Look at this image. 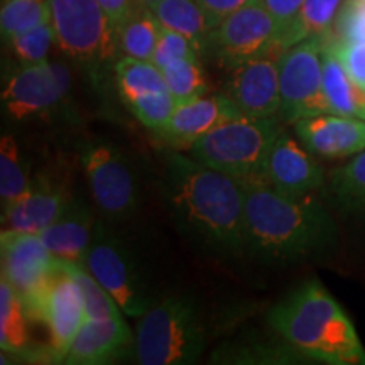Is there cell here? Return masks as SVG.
Here are the masks:
<instances>
[{
    "label": "cell",
    "mask_w": 365,
    "mask_h": 365,
    "mask_svg": "<svg viewBox=\"0 0 365 365\" xmlns=\"http://www.w3.org/2000/svg\"><path fill=\"white\" fill-rule=\"evenodd\" d=\"M2 277L24 304L29 319L43 322V303L49 281L58 271V257L39 234L2 230Z\"/></svg>",
    "instance_id": "52a82bcc"
},
{
    "label": "cell",
    "mask_w": 365,
    "mask_h": 365,
    "mask_svg": "<svg viewBox=\"0 0 365 365\" xmlns=\"http://www.w3.org/2000/svg\"><path fill=\"white\" fill-rule=\"evenodd\" d=\"M135 2L139 4V6H144V7L153 9L154 6H156L158 2H161V0H135Z\"/></svg>",
    "instance_id": "ab89813d"
},
{
    "label": "cell",
    "mask_w": 365,
    "mask_h": 365,
    "mask_svg": "<svg viewBox=\"0 0 365 365\" xmlns=\"http://www.w3.org/2000/svg\"><path fill=\"white\" fill-rule=\"evenodd\" d=\"M323 36L291 46L279 58L281 110L284 122L331 113L323 91Z\"/></svg>",
    "instance_id": "ba28073f"
},
{
    "label": "cell",
    "mask_w": 365,
    "mask_h": 365,
    "mask_svg": "<svg viewBox=\"0 0 365 365\" xmlns=\"http://www.w3.org/2000/svg\"><path fill=\"white\" fill-rule=\"evenodd\" d=\"M249 2H252V0H198V4L205 9L210 21H212L213 27H217L225 17Z\"/></svg>",
    "instance_id": "74e56055"
},
{
    "label": "cell",
    "mask_w": 365,
    "mask_h": 365,
    "mask_svg": "<svg viewBox=\"0 0 365 365\" xmlns=\"http://www.w3.org/2000/svg\"><path fill=\"white\" fill-rule=\"evenodd\" d=\"M132 345H135V340L122 317L105 319L86 318L73 340L65 364H108L118 357H124Z\"/></svg>",
    "instance_id": "ac0fdd59"
},
{
    "label": "cell",
    "mask_w": 365,
    "mask_h": 365,
    "mask_svg": "<svg viewBox=\"0 0 365 365\" xmlns=\"http://www.w3.org/2000/svg\"><path fill=\"white\" fill-rule=\"evenodd\" d=\"M98 2L103 7V11L107 12L108 19H110L112 27L115 29L117 34L118 29H120L122 24H124L127 17L130 16V12L137 6L135 0H98Z\"/></svg>",
    "instance_id": "f35d334b"
},
{
    "label": "cell",
    "mask_w": 365,
    "mask_h": 365,
    "mask_svg": "<svg viewBox=\"0 0 365 365\" xmlns=\"http://www.w3.org/2000/svg\"><path fill=\"white\" fill-rule=\"evenodd\" d=\"M71 85L65 65L39 61L22 65L9 76L2 90L4 113L16 120L41 115L63 102Z\"/></svg>",
    "instance_id": "7c38bea8"
},
{
    "label": "cell",
    "mask_w": 365,
    "mask_h": 365,
    "mask_svg": "<svg viewBox=\"0 0 365 365\" xmlns=\"http://www.w3.org/2000/svg\"><path fill=\"white\" fill-rule=\"evenodd\" d=\"M259 2H261L262 6L272 14L274 19L279 22L281 36H282L287 29H289V26L293 24L296 17H298L304 0H259ZM281 36H279V41H281Z\"/></svg>",
    "instance_id": "8d00e7d4"
},
{
    "label": "cell",
    "mask_w": 365,
    "mask_h": 365,
    "mask_svg": "<svg viewBox=\"0 0 365 365\" xmlns=\"http://www.w3.org/2000/svg\"><path fill=\"white\" fill-rule=\"evenodd\" d=\"M341 39L365 43V0H349L339 14Z\"/></svg>",
    "instance_id": "d590c367"
},
{
    "label": "cell",
    "mask_w": 365,
    "mask_h": 365,
    "mask_svg": "<svg viewBox=\"0 0 365 365\" xmlns=\"http://www.w3.org/2000/svg\"><path fill=\"white\" fill-rule=\"evenodd\" d=\"M164 188L173 215L190 235L210 249H245V186L193 156L164 159Z\"/></svg>",
    "instance_id": "6da1fadb"
},
{
    "label": "cell",
    "mask_w": 365,
    "mask_h": 365,
    "mask_svg": "<svg viewBox=\"0 0 365 365\" xmlns=\"http://www.w3.org/2000/svg\"><path fill=\"white\" fill-rule=\"evenodd\" d=\"M330 49L339 58L341 66L359 88L365 91V43L362 41H335L330 43Z\"/></svg>",
    "instance_id": "e575fe53"
},
{
    "label": "cell",
    "mask_w": 365,
    "mask_h": 365,
    "mask_svg": "<svg viewBox=\"0 0 365 365\" xmlns=\"http://www.w3.org/2000/svg\"><path fill=\"white\" fill-rule=\"evenodd\" d=\"M54 41H56L54 27L51 22H46L34 29L14 36L9 39V43L22 65H33V63L44 61L48 58Z\"/></svg>",
    "instance_id": "1f68e13d"
},
{
    "label": "cell",
    "mask_w": 365,
    "mask_h": 365,
    "mask_svg": "<svg viewBox=\"0 0 365 365\" xmlns=\"http://www.w3.org/2000/svg\"><path fill=\"white\" fill-rule=\"evenodd\" d=\"M304 148L327 159L349 158L365 150V120L357 117L322 113L294 122Z\"/></svg>",
    "instance_id": "2e32d148"
},
{
    "label": "cell",
    "mask_w": 365,
    "mask_h": 365,
    "mask_svg": "<svg viewBox=\"0 0 365 365\" xmlns=\"http://www.w3.org/2000/svg\"><path fill=\"white\" fill-rule=\"evenodd\" d=\"M239 115H242V112L228 95H212V97L203 95L178 103L171 120L161 130V134L171 143L190 148L198 137Z\"/></svg>",
    "instance_id": "d6986e66"
},
{
    "label": "cell",
    "mask_w": 365,
    "mask_h": 365,
    "mask_svg": "<svg viewBox=\"0 0 365 365\" xmlns=\"http://www.w3.org/2000/svg\"><path fill=\"white\" fill-rule=\"evenodd\" d=\"M335 237V222L317 200L264 182L245 186V249L259 257L298 261L328 249Z\"/></svg>",
    "instance_id": "7a4b0ae2"
},
{
    "label": "cell",
    "mask_w": 365,
    "mask_h": 365,
    "mask_svg": "<svg viewBox=\"0 0 365 365\" xmlns=\"http://www.w3.org/2000/svg\"><path fill=\"white\" fill-rule=\"evenodd\" d=\"M323 91L331 113L365 120V91L354 83L328 44L323 48Z\"/></svg>",
    "instance_id": "44dd1931"
},
{
    "label": "cell",
    "mask_w": 365,
    "mask_h": 365,
    "mask_svg": "<svg viewBox=\"0 0 365 365\" xmlns=\"http://www.w3.org/2000/svg\"><path fill=\"white\" fill-rule=\"evenodd\" d=\"M83 266L117 301L127 317L140 318L153 307L134 255L124 242L100 223H97L93 242L86 252Z\"/></svg>",
    "instance_id": "9c48e42d"
},
{
    "label": "cell",
    "mask_w": 365,
    "mask_h": 365,
    "mask_svg": "<svg viewBox=\"0 0 365 365\" xmlns=\"http://www.w3.org/2000/svg\"><path fill=\"white\" fill-rule=\"evenodd\" d=\"M205 346L207 330L202 313L190 296H166L140 317L134 345L139 364H193Z\"/></svg>",
    "instance_id": "5b68a950"
},
{
    "label": "cell",
    "mask_w": 365,
    "mask_h": 365,
    "mask_svg": "<svg viewBox=\"0 0 365 365\" xmlns=\"http://www.w3.org/2000/svg\"><path fill=\"white\" fill-rule=\"evenodd\" d=\"M127 105H129L130 112L134 113V117L140 124L153 130L161 132L168 125V122L171 120L178 102L170 90H163L137 97L130 100Z\"/></svg>",
    "instance_id": "4dcf8cb0"
},
{
    "label": "cell",
    "mask_w": 365,
    "mask_h": 365,
    "mask_svg": "<svg viewBox=\"0 0 365 365\" xmlns=\"http://www.w3.org/2000/svg\"><path fill=\"white\" fill-rule=\"evenodd\" d=\"M333 188L341 200L365 208V150L336 171L333 178Z\"/></svg>",
    "instance_id": "d6a6232c"
},
{
    "label": "cell",
    "mask_w": 365,
    "mask_h": 365,
    "mask_svg": "<svg viewBox=\"0 0 365 365\" xmlns=\"http://www.w3.org/2000/svg\"><path fill=\"white\" fill-rule=\"evenodd\" d=\"M325 181V173L313 153L304 144L282 130L269 153L264 185L287 195L303 196L318 190Z\"/></svg>",
    "instance_id": "9a60e30c"
},
{
    "label": "cell",
    "mask_w": 365,
    "mask_h": 365,
    "mask_svg": "<svg viewBox=\"0 0 365 365\" xmlns=\"http://www.w3.org/2000/svg\"><path fill=\"white\" fill-rule=\"evenodd\" d=\"M51 22L49 0H6L0 12V29L6 39Z\"/></svg>",
    "instance_id": "f1b7e54d"
},
{
    "label": "cell",
    "mask_w": 365,
    "mask_h": 365,
    "mask_svg": "<svg viewBox=\"0 0 365 365\" xmlns=\"http://www.w3.org/2000/svg\"><path fill=\"white\" fill-rule=\"evenodd\" d=\"M163 27L186 36L200 53L208 48V39L215 29L198 0H161L153 7Z\"/></svg>",
    "instance_id": "7402d4cb"
},
{
    "label": "cell",
    "mask_w": 365,
    "mask_h": 365,
    "mask_svg": "<svg viewBox=\"0 0 365 365\" xmlns=\"http://www.w3.org/2000/svg\"><path fill=\"white\" fill-rule=\"evenodd\" d=\"M198 54L200 51L196 49V46L186 36L168 29V27H163L156 51H154L153 56V63L163 70L164 66H168L173 61L185 58H198Z\"/></svg>",
    "instance_id": "836d02e7"
},
{
    "label": "cell",
    "mask_w": 365,
    "mask_h": 365,
    "mask_svg": "<svg viewBox=\"0 0 365 365\" xmlns=\"http://www.w3.org/2000/svg\"><path fill=\"white\" fill-rule=\"evenodd\" d=\"M85 319V301L80 286L58 262V271L49 281L43 303V323L51 336L49 357L53 362H65Z\"/></svg>",
    "instance_id": "5bb4252c"
},
{
    "label": "cell",
    "mask_w": 365,
    "mask_h": 365,
    "mask_svg": "<svg viewBox=\"0 0 365 365\" xmlns=\"http://www.w3.org/2000/svg\"><path fill=\"white\" fill-rule=\"evenodd\" d=\"M341 2L344 0H304L298 17L281 36L282 51L312 36H325L340 11Z\"/></svg>",
    "instance_id": "d4e9b609"
},
{
    "label": "cell",
    "mask_w": 365,
    "mask_h": 365,
    "mask_svg": "<svg viewBox=\"0 0 365 365\" xmlns=\"http://www.w3.org/2000/svg\"><path fill=\"white\" fill-rule=\"evenodd\" d=\"M281 26L259 0L245 4L225 17L208 39V49L230 68L267 53L282 54Z\"/></svg>",
    "instance_id": "30bf717a"
},
{
    "label": "cell",
    "mask_w": 365,
    "mask_h": 365,
    "mask_svg": "<svg viewBox=\"0 0 365 365\" xmlns=\"http://www.w3.org/2000/svg\"><path fill=\"white\" fill-rule=\"evenodd\" d=\"M281 132L279 115H239L198 137L188 149L195 159L234 176L244 186L261 185L269 153Z\"/></svg>",
    "instance_id": "277c9868"
},
{
    "label": "cell",
    "mask_w": 365,
    "mask_h": 365,
    "mask_svg": "<svg viewBox=\"0 0 365 365\" xmlns=\"http://www.w3.org/2000/svg\"><path fill=\"white\" fill-rule=\"evenodd\" d=\"M90 193L98 210L112 218L135 212L139 193L129 159L113 144L95 140L81 150Z\"/></svg>",
    "instance_id": "8fae6325"
},
{
    "label": "cell",
    "mask_w": 365,
    "mask_h": 365,
    "mask_svg": "<svg viewBox=\"0 0 365 365\" xmlns=\"http://www.w3.org/2000/svg\"><path fill=\"white\" fill-rule=\"evenodd\" d=\"M279 58L281 54L267 53L232 68L228 97L234 100L242 115L259 118L279 115Z\"/></svg>",
    "instance_id": "4fadbf2b"
},
{
    "label": "cell",
    "mask_w": 365,
    "mask_h": 365,
    "mask_svg": "<svg viewBox=\"0 0 365 365\" xmlns=\"http://www.w3.org/2000/svg\"><path fill=\"white\" fill-rule=\"evenodd\" d=\"M59 266L70 274L76 284L80 286L81 294L85 301V313L88 319H105V318H118L124 314L117 301L105 291V287L95 279V276L86 269L83 264L65 261L58 259Z\"/></svg>",
    "instance_id": "4316f807"
},
{
    "label": "cell",
    "mask_w": 365,
    "mask_h": 365,
    "mask_svg": "<svg viewBox=\"0 0 365 365\" xmlns=\"http://www.w3.org/2000/svg\"><path fill=\"white\" fill-rule=\"evenodd\" d=\"M115 78L125 103L145 93L168 90L161 68L145 59L122 56L115 63Z\"/></svg>",
    "instance_id": "484cf974"
},
{
    "label": "cell",
    "mask_w": 365,
    "mask_h": 365,
    "mask_svg": "<svg viewBox=\"0 0 365 365\" xmlns=\"http://www.w3.org/2000/svg\"><path fill=\"white\" fill-rule=\"evenodd\" d=\"M161 29V22L154 16L153 9L137 4L118 29V49L124 56L153 61Z\"/></svg>",
    "instance_id": "603a6c76"
},
{
    "label": "cell",
    "mask_w": 365,
    "mask_h": 365,
    "mask_svg": "<svg viewBox=\"0 0 365 365\" xmlns=\"http://www.w3.org/2000/svg\"><path fill=\"white\" fill-rule=\"evenodd\" d=\"M56 43L68 56L98 68L115 56L118 39L98 0H49Z\"/></svg>",
    "instance_id": "8992f818"
},
{
    "label": "cell",
    "mask_w": 365,
    "mask_h": 365,
    "mask_svg": "<svg viewBox=\"0 0 365 365\" xmlns=\"http://www.w3.org/2000/svg\"><path fill=\"white\" fill-rule=\"evenodd\" d=\"M269 325L296 352L331 365H365L355 327L317 279L301 284L269 313Z\"/></svg>",
    "instance_id": "3957f363"
},
{
    "label": "cell",
    "mask_w": 365,
    "mask_h": 365,
    "mask_svg": "<svg viewBox=\"0 0 365 365\" xmlns=\"http://www.w3.org/2000/svg\"><path fill=\"white\" fill-rule=\"evenodd\" d=\"M33 181L12 135H2L0 140V198L7 207L29 191Z\"/></svg>",
    "instance_id": "83f0119b"
},
{
    "label": "cell",
    "mask_w": 365,
    "mask_h": 365,
    "mask_svg": "<svg viewBox=\"0 0 365 365\" xmlns=\"http://www.w3.org/2000/svg\"><path fill=\"white\" fill-rule=\"evenodd\" d=\"M168 90L178 103L188 102L207 93V80L198 58H185L163 68Z\"/></svg>",
    "instance_id": "f546056e"
},
{
    "label": "cell",
    "mask_w": 365,
    "mask_h": 365,
    "mask_svg": "<svg viewBox=\"0 0 365 365\" xmlns=\"http://www.w3.org/2000/svg\"><path fill=\"white\" fill-rule=\"evenodd\" d=\"M97 222L93 213L81 200L71 198L58 220L39 234L53 255L65 261L83 264L93 242Z\"/></svg>",
    "instance_id": "ffe728a7"
},
{
    "label": "cell",
    "mask_w": 365,
    "mask_h": 365,
    "mask_svg": "<svg viewBox=\"0 0 365 365\" xmlns=\"http://www.w3.org/2000/svg\"><path fill=\"white\" fill-rule=\"evenodd\" d=\"M71 196L63 185L48 178H36L29 191L19 200L2 207L4 230L41 234L65 212Z\"/></svg>",
    "instance_id": "e0dca14e"
},
{
    "label": "cell",
    "mask_w": 365,
    "mask_h": 365,
    "mask_svg": "<svg viewBox=\"0 0 365 365\" xmlns=\"http://www.w3.org/2000/svg\"><path fill=\"white\" fill-rule=\"evenodd\" d=\"M24 304L11 284L0 281V346L4 352L21 355L29 349V331Z\"/></svg>",
    "instance_id": "cb8c5ba5"
}]
</instances>
